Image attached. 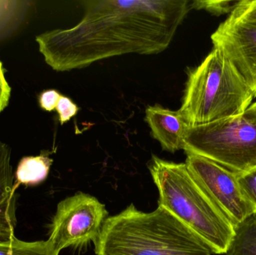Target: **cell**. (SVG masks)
<instances>
[{"mask_svg":"<svg viewBox=\"0 0 256 255\" xmlns=\"http://www.w3.org/2000/svg\"><path fill=\"white\" fill-rule=\"evenodd\" d=\"M246 112L256 120V102L251 104V106L246 109Z\"/></svg>","mask_w":256,"mask_h":255,"instance_id":"obj_20","label":"cell"},{"mask_svg":"<svg viewBox=\"0 0 256 255\" xmlns=\"http://www.w3.org/2000/svg\"><path fill=\"white\" fill-rule=\"evenodd\" d=\"M186 154L190 173L234 227L256 214L240 190L236 172L201 156Z\"/></svg>","mask_w":256,"mask_h":255,"instance_id":"obj_7","label":"cell"},{"mask_svg":"<svg viewBox=\"0 0 256 255\" xmlns=\"http://www.w3.org/2000/svg\"><path fill=\"white\" fill-rule=\"evenodd\" d=\"M98 199L78 192L61 201L49 226V240L60 253L64 249L82 248L94 243L108 218Z\"/></svg>","mask_w":256,"mask_h":255,"instance_id":"obj_6","label":"cell"},{"mask_svg":"<svg viewBox=\"0 0 256 255\" xmlns=\"http://www.w3.org/2000/svg\"><path fill=\"white\" fill-rule=\"evenodd\" d=\"M94 244L96 255H212L182 222L158 205L152 212L129 205L108 217Z\"/></svg>","mask_w":256,"mask_h":255,"instance_id":"obj_2","label":"cell"},{"mask_svg":"<svg viewBox=\"0 0 256 255\" xmlns=\"http://www.w3.org/2000/svg\"><path fill=\"white\" fill-rule=\"evenodd\" d=\"M236 174L242 193L256 210V167L248 172Z\"/></svg>","mask_w":256,"mask_h":255,"instance_id":"obj_15","label":"cell"},{"mask_svg":"<svg viewBox=\"0 0 256 255\" xmlns=\"http://www.w3.org/2000/svg\"><path fill=\"white\" fill-rule=\"evenodd\" d=\"M80 22L36 37L54 70L69 71L126 54L155 55L172 41L192 9L189 0H88Z\"/></svg>","mask_w":256,"mask_h":255,"instance_id":"obj_1","label":"cell"},{"mask_svg":"<svg viewBox=\"0 0 256 255\" xmlns=\"http://www.w3.org/2000/svg\"><path fill=\"white\" fill-rule=\"evenodd\" d=\"M0 255H60V253L49 240L26 242L14 236L0 242Z\"/></svg>","mask_w":256,"mask_h":255,"instance_id":"obj_13","label":"cell"},{"mask_svg":"<svg viewBox=\"0 0 256 255\" xmlns=\"http://www.w3.org/2000/svg\"><path fill=\"white\" fill-rule=\"evenodd\" d=\"M56 109L58 114L60 124L62 125L78 114L80 108L70 98L61 95Z\"/></svg>","mask_w":256,"mask_h":255,"instance_id":"obj_17","label":"cell"},{"mask_svg":"<svg viewBox=\"0 0 256 255\" xmlns=\"http://www.w3.org/2000/svg\"><path fill=\"white\" fill-rule=\"evenodd\" d=\"M10 89L4 76L2 64L0 61V113L7 107L10 97Z\"/></svg>","mask_w":256,"mask_h":255,"instance_id":"obj_19","label":"cell"},{"mask_svg":"<svg viewBox=\"0 0 256 255\" xmlns=\"http://www.w3.org/2000/svg\"><path fill=\"white\" fill-rule=\"evenodd\" d=\"M185 153H192L236 172L256 167V120L246 112L238 116L189 127Z\"/></svg>","mask_w":256,"mask_h":255,"instance_id":"obj_5","label":"cell"},{"mask_svg":"<svg viewBox=\"0 0 256 255\" xmlns=\"http://www.w3.org/2000/svg\"><path fill=\"white\" fill-rule=\"evenodd\" d=\"M146 121L152 136L160 144L164 151L174 153L184 148V139L190 126L180 111H172L160 105L148 106Z\"/></svg>","mask_w":256,"mask_h":255,"instance_id":"obj_9","label":"cell"},{"mask_svg":"<svg viewBox=\"0 0 256 255\" xmlns=\"http://www.w3.org/2000/svg\"><path fill=\"white\" fill-rule=\"evenodd\" d=\"M10 164V149L0 141V242L14 237L18 195Z\"/></svg>","mask_w":256,"mask_h":255,"instance_id":"obj_10","label":"cell"},{"mask_svg":"<svg viewBox=\"0 0 256 255\" xmlns=\"http://www.w3.org/2000/svg\"><path fill=\"white\" fill-rule=\"evenodd\" d=\"M240 1H216V0H196L191 1L192 9L206 10L214 15L231 13Z\"/></svg>","mask_w":256,"mask_h":255,"instance_id":"obj_14","label":"cell"},{"mask_svg":"<svg viewBox=\"0 0 256 255\" xmlns=\"http://www.w3.org/2000/svg\"><path fill=\"white\" fill-rule=\"evenodd\" d=\"M148 169L159 193L158 205L195 234L213 254H225L234 236V226L192 178L186 164L154 155Z\"/></svg>","mask_w":256,"mask_h":255,"instance_id":"obj_3","label":"cell"},{"mask_svg":"<svg viewBox=\"0 0 256 255\" xmlns=\"http://www.w3.org/2000/svg\"><path fill=\"white\" fill-rule=\"evenodd\" d=\"M230 16L256 23V0H240Z\"/></svg>","mask_w":256,"mask_h":255,"instance_id":"obj_16","label":"cell"},{"mask_svg":"<svg viewBox=\"0 0 256 255\" xmlns=\"http://www.w3.org/2000/svg\"><path fill=\"white\" fill-rule=\"evenodd\" d=\"M52 162L45 154L21 159L14 173L15 190L20 185L34 187L43 183L49 175Z\"/></svg>","mask_w":256,"mask_h":255,"instance_id":"obj_11","label":"cell"},{"mask_svg":"<svg viewBox=\"0 0 256 255\" xmlns=\"http://www.w3.org/2000/svg\"><path fill=\"white\" fill-rule=\"evenodd\" d=\"M224 255H256V214L234 227V236Z\"/></svg>","mask_w":256,"mask_h":255,"instance_id":"obj_12","label":"cell"},{"mask_svg":"<svg viewBox=\"0 0 256 255\" xmlns=\"http://www.w3.org/2000/svg\"><path fill=\"white\" fill-rule=\"evenodd\" d=\"M210 38L256 97V23L228 16Z\"/></svg>","mask_w":256,"mask_h":255,"instance_id":"obj_8","label":"cell"},{"mask_svg":"<svg viewBox=\"0 0 256 255\" xmlns=\"http://www.w3.org/2000/svg\"><path fill=\"white\" fill-rule=\"evenodd\" d=\"M254 96L243 78L216 48L188 73L180 113L190 127L238 116Z\"/></svg>","mask_w":256,"mask_h":255,"instance_id":"obj_4","label":"cell"},{"mask_svg":"<svg viewBox=\"0 0 256 255\" xmlns=\"http://www.w3.org/2000/svg\"><path fill=\"white\" fill-rule=\"evenodd\" d=\"M61 94L54 89L46 90L39 96V104L42 109L51 112L56 108Z\"/></svg>","mask_w":256,"mask_h":255,"instance_id":"obj_18","label":"cell"}]
</instances>
